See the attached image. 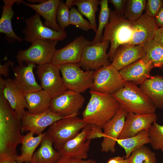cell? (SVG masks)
Instances as JSON below:
<instances>
[{
	"label": "cell",
	"mask_w": 163,
	"mask_h": 163,
	"mask_svg": "<svg viewBox=\"0 0 163 163\" xmlns=\"http://www.w3.org/2000/svg\"><path fill=\"white\" fill-rule=\"evenodd\" d=\"M103 136L101 129L94 125L87 124L75 137L66 142L58 151L61 156L84 160L88 158L91 140Z\"/></svg>",
	"instance_id": "obj_5"
},
{
	"label": "cell",
	"mask_w": 163,
	"mask_h": 163,
	"mask_svg": "<svg viewBox=\"0 0 163 163\" xmlns=\"http://www.w3.org/2000/svg\"><path fill=\"white\" fill-rule=\"evenodd\" d=\"M64 117L50 109L35 114L30 113L25 110L21 118L22 132H31L39 135L43 133L47 127Z\"/></svg>",
	"instance_id": "obj_14"
},
{
	"label": "cell",
	"mask_w": 163,
	"mask_h": 163,
	"mask_svg": "<svg viewBox=\"0 0 163 163\" xmlns=\"http://www.w3.org/2000/svg\"><path fill=\"white\" fill-rule=\"evenodd\" d=\"M127 113L120 107L115 116L104 127V137L101 143V152H116V144L124 127Z\"/></svg>",
	"instance_id": "obj_16"
},
{
	"label": "cell",
	"mask_w": 163,
	"mask_h": 163,
	"mask_svg": "<svg viewBox=\"0 0 163 163\" xmlns=\"http://www.w3.org/2000/svg\"><path fill=\"white\" fill-rule=\"evenodd\" d=\"M140 88L156 108L163 109V77L151 76L140 85Z\"/></svg>",
	"instance_id": "obj_26"
},
{
	"label": "cell",
	"mask_w": 163,
	"mask_h": 163,
	"mask_svg": "<svg viewBox=\"0 0 163 163\" xmlns=\"http://www.w3.org/2000/svg\"><path fill=\"white\" fill-rule=\"evenodd\" d=\"M11 163H18V162H17L16 161H13Z\"/></svg>",
	"instance_id": "obj_47"
},
{
	"label": "cell",
	"mask_w": 163,
	"mask_h": 163,
	"mask_svg": "<svg viewBox=\"0 0 163 163\" xmlns=\"http://www.w3.org/2000/svg\"><path fill=\"white\" fill-rule=\"evenodd\" d=\"M124 82L119 71L111 64L95 70L93 83L90 89L112 94L122 88Z\"/></svg>",
	"instance_id": "obj_9"
},
{
	"label": "cell",
	"mask_w": 163,
	"mask_h": 163,
	"mask_svg": "<svg viewBox=\"0 0 163 163\" xmlns=\"http://www.w3.org/2000/svg\"><path fill=\"white\" fill-rule=\"evenodd\" d=\"M25 63L26 65L19 64L14 70V82L24 94L42 89L36 82L33 72L34 68L37 66L32 63Z\"/></svg>",
	"instance_id": "obj_21"
},
{
	"label": "cell",
	"mask_w": 163,
	"mask_h": 163,
	"mask_svg": "<svg viewBox=\"0 0 163 163\" xmlns=\"http://www.w3.org/2000/svg\"><path fill=\"white\" fill-rule=\"evenodd\" d=\"M154 39L163 46V27L158 28L155 33Z\"/></svg>",
	"instance_id": "obj_41"
},
{
	"label": "cell",
	"mask_w": 163,
	"mask_h": 163,
	"mask_svg": "<svg viewBox=\"0 0 163 163\" xmlns=\"http://www.w3.org/2000/svg\"><path fill=\"white\" fill-rule=\"evenodd\" d=\"M91 97L82 113L87 124L102 129L116 114L120 106L112 94L90 90Z\"/></svg>",
	"instance_id": "obj_2"
},
{
	"label": "cell",
	"mask_w": 163,
	"mask_h": 163,
	"mask_svg": "<svg viewBox=\"0 0 163 163\" xmlns=\"http://www.w3.org/2000/svg\"><path fill=\"white\" fill-rule=\"evenodd\" d=\"M87 124L82 118L77 116H67L51 125L47 133L52 138L54 147L58 151L75 137Z\"/></svg>",
	"instance_id": "obj_6"
},
{
	"label": "cell",
	"mask_w": 163,
	"mask_h": 163,
	"mask_svg": "<svg viewBox=\"0 0 163 163\" xmlns=\"http://www.w3.org/2000/svg\"><path fill=\"white\" fill-rule=\"evenodd\" d=\"M58 41L52 40L34 41L28 49L18 51L16 56L18 62L19 64L31 62L38 66L51 62Z\"/></svg>",
	"instance_id": "obj_7"
},
{
	"label": "cell",
	"mask_w": 163,
	"mask_h": 163,
	"mask_svg": "<svg viewBox=\"0 0 163 163\" xmlns=\"http://www.w3.org/2000/svg\"><path fill=\"white\" fill-rule=\"evenodd\" d=\"M22 0H3L4 4L2 6V12L0 19V32L5 34V39L9 43L16 41L21 42L22 39L17 36L12 29L11 19L14 13L12 6L14 3H22Z\"/></svg>",
	"instance_id": "obj_24"
},
{
	"label": "cell",
	"mask_w": 163,
	"mask_h": 163,
	"mask_svg": "<svg viewBox=\"0 0 163 163\" xmlns=\"http://www.w3.org/2000/svg\"><path fill=\"white\" fill-rule=\"evenodd\" d=\"M154 19L158 28L163 27V7Z\"/></svg>",
	"instance_id": "obj_43"
},
{
	"label": "cell",
	"mask_w": 163,
	"mask_h": 163,
	"mask_svg": "<svg viewBox=\"0 0 163 163\" xmlns=\"http://www.w3.org/2000/svg\"><path fill=\"white\" fill-rule=\"evenodd\" d=\"M21 119L0 91V163H11L19 156L17 150L23 136Z\"/></svg>",
	"instance_id": "obj_1"
},
{
	"label": "cell",
	"mask_w": 163,
	"mask_h": 163,
	"mask_svg": "<svg viewBox=\"0 0 163 163\" xmlns=\"http://www.w3.org/2000/svg\"><path fill=\"white\" fill-rule=\"evenodd\" d=\"M146 3L145 0H127L123 16L131 21H135L142 14Z\"/></svg>",
	"instance_id": "obj_34"
},
{
	"label": "cell",
	"mask_w": 163,
	"mask_h": 163,
	"mask_svg": "<svg viewBox=\"0 0 163 163\" xmlns=\"http://www.w3.org/2000/svg\"><path fill=\"white\" fill-rule=\"evenodd\" d=\"M154 66L146 55L142 59L130 64L119 71L124 81L131 82L140 85L149 78Z\"/></svg>",
	"instance_id": "obj_19"
},
{
	"label": "cell",
	"mask_w": 163,
	"mask_h": 163,
	"mask_svg": "<svg viewBox=\"0 0 163 163\" xmlns=\"http://www.w3.org/2000/svg\"><path fill=\"white\" fill-rule=\"evenodd\" d=\"M101 9L99 16V24L95 36L91 41L92 44L100 42L104 28L108 22L111 11L109 8L107 0L99 1Z\"/></svg>",
	"instance_id": "obj_33"
},
{
	"label": "cell",
	"mask_w": 163,
	"mask_h": 163,
	"mask_svg": "<svg viewBox=\"0 0 163 163\" xmlns=\"http://www.w3.org/2000/svg\"><path fill=\"white\" fill-rule=\"evenodd\" d=\"M69 7L63 0L60 1L58 7L56 21L62 30L69 25L70 10Z\"/></svg>",
	"instance_id": "obj_37"
},
{
	"label": "cell",
	"mask_w": 163,
	"mask_h": 163,
	"mask_svg": "<svg viewBox=\"0 0 163 163\" xmlns=\"http://www.w3.org/2000/svg\"><path fill=\"white\" fill-rule=\"evenodd\" d=\"M133 34L132 39L128 43L133 45H141L145 42L154 39L158 28L154 18L145 13L133 22Z\"/></svg>",
	"instance_id": "obj_20"
},
{
	"label": "cell",
	"mask_w": 163,
	"mask_h": 163,
	"mask_svg": "<svg viewBox=\"0 0 163 163\" xmlns=\"http://www.w3.org/2000/svg\"><path fill=\"white\" fill-rule=\"evenodd\" d=\"M27 104V111L32 114L45 112L50 109L52 97L42 89L24 94Z\"/></svg>",
	"instance_id": "obj_27"
},
{
	"label": "cell",
	"mask_w": 163,
	"mask_h": 163,
	"mask_svg": "<svg viewBox=\"0 0 163 163\" xmlns=\"http://www.w3.org/2000/svg\"><path fill=\"white\" fill-rule=\"evenodd\" d=\"M73 25L83 30H94V27L90 22L84 19L82 14L74 7L70 10L69 25Z\"/></svg>",
	"instance_id": "obj_36"
},
{
	"label": "cell",
	"mask_w": 163,
	"mask_h": 163,
	"mask_svg": "<svg viewBox=\"0 0 163 163\" xmlns=\"http://www.w3.org/2000/svg\"><path fill=\"white\" fill-rule=\"evenodd\" d=\"M148 130L152 147L163 153V125H160L155 121Z\"/></svg>",
	"instance_id": "obj_35"
},
{
	"label": "cell",
	"mask_w": 163,
	"mask_h": 163,
	"mask_svg": "<svg viewBox=\"0 0 163 163\" xmlns=\"http://www.w3.org/2000/svg\"><path fill=\"white\" fill-rule=\"evenodd\" d=\"M46 133L34 136V134L29 132L24 135L21 142V154L19 155L16 161L19 163H29L31 161L34 152L40 144Z\"/></svg>",
	"instance_id": "obj_28"
},
{
	"label": "cell",
	"mask_w": 163,
	"mask_h": 163,
	"mask_svg": "<svg viewBox=\"0 0 163 163\" xmlns=\"http://www.w3.org/2000/svg\"><path fill=\"white\" fill-rule=\"evenodd\" d=\"M60 0H47L41 4H32L23 1L24 4L36 11L44 19L43 24L57 31L61 30L56 21V14Z\"/></svg>",
	"instance_id": "obj_23"
},
{
	"label": "cell",
	"mask_w": 163,
	"mask_h": 163,
	"mask_svg": "<svg viewBox=\"0 0 163 163\" xmlns=\"http://www.w3.org/2000/svg\"><path fill=\"white\" fill-rule=\"evenodd\" d=\"M133 22L123 16L111 11L109 21L104 28L100 42L108 40L111 43L108 53L109 61L112 62L115 53L120 45L128 44L133 37Z\"/></svg>",
	"instance_id": "obj_4"
},
{
	"label": "cell",
	"mask_w": 163,
	"mask_h": 163,
	"mask_svg": "<svg viewBox=\"0 0 163 163\" xmlns=\"http://www.w3.org/2000/svg\"><path fill=\"white\" fill-rule=\"evenodd\" d=\"M99 4V1L98 0H73L72 3V6L76 5L78 11L88 18L95 33L97 29L95 14L98 10Z\"/></svg>",
	"instance_id": "obj_30"
},
{
	"label": "cell",
	"mask_w": 163,
	"mask_h": 163,
	"mask_svg": "<svg viewBox=\"0 0 163 163\" xmlns=\"http://www.w3.org/2000/svg\"><path fill=\"white\" fill-rule=\"evenodd\" d=\"M84 102L85 98L80 93L68 90L52 98L50 109L63 117L77 116Z\"/></svg>",
	"instance_id": "obj_12"
},
{
	"label": "cell",
	"mask_w": 163,
	"mask_h": 163,
	"mask_svg": "<svg viewBox=\"0 0 163 163\" xmlns=\"http://www.w3.org/2000/svg\"><path fill=\"white\" fill-rule=\"evenodd\" d=\"M146 55L141 45L124 44L116 51L111 64L118 71L142 59Z\"/></svg>",
	"instance_id": "obj_22"
},
{
	"label": "cell",
	"mask_w": 163,
	"mask_h": 163,
	"mask_svg": "<svg viewBox=\"0 0 163 163\" xmlns=\"http://www.w3.org/2000/svg\"><path fill=\"white\" fill-rule=\"evenodd\" d=\"M157 119L155 113L142 114L127 113L124 127L118 139L130 138L143 130H148Z\"/></svg>",
	"instance_id": "obj_18"
},
{
	"label": "cell",
	"mask_w": 163,
	"mask_h": 163,
	"mask_svg": "<svg viewBox=\"0 0 163 163\" xmlns=\"http://www.w3.org/2000/svg\"><path fill=\"white\" fill-rule=\"evenodd\" d=\"M163 7L162 0H147L145 6V14L154 18Z\"/></svg>",
	"instance_id": "obj_38"
},
{
	"label": "cell",
	"mask_w": 163,
	"mask_h": 163,
	"mask_svg": "<svg viewBox=\"0 0 163 163\" xmlns=\"http://www.w3.org/2000/svg\"><path fill=\"white\" fill-rule=\"evenodd\" d=\"M79 160L70 157L61 156L55 163H77Z\"/></svg>",
	"instance_id": "obj_42"
},
{
	"label": "cell",
	"mask_w": 163,
	"mask_h": 163,
	"mask_svg": "<svg viewBox=\"0 0 163 163\" xmlns=\"http://www.w3.org/2000/svg\"><path fill=\"white\" fill-rule=\"evenodd\" d=\"M126 0H109V2L113 5L116 13L118 14L123 16Z\"/></svg>",
	"instance_id": "obj_39"
},
{
	"label": "cell",
	"mask_w": 163,
	"mask_h": 163,
	"mask_svg": "<svg viewBox=\"0 0 163 163\" xmlns=\"http://www.w3.org/2000/svg\"><path fill=\"white\" fill-rule=\"evenodd\" d=\"M37 13L26 19L25 27L21 31L24 35V40L32 43L38 40H63L67 36L65 30L55 31L44 25Z\"/></svg>",
	"instance_id": "obj_10"
},
{
	"label": "cell",
	"mask_w": 163,
	"mask_h": 163,
	"mask_svg": "<svg viewBox=\"0 0 163 163\" xmlns=\"http://www.w3.org/2000/svg\"><path fill=\"white\" fill-rule=\"evenodd\" d=\"M28 2H31L32 3L34 4L36 3H38V4H41L43 3L46 1V0H28Z\"/></svg>",
	"instance_id": "obj_46"
},
{
	"label": "cell",
	"mask_w": 163,
	"mask_h": 163,
	"mask_svg": "<svg viewBox=\"0 0 163 163\" xmlns=\"http://www.w3.org/2000/svg\"><path fill=\"white\" fill-rule=\"evenodd\" d=\"M40 145L29 163H55L61 156L54 149L53 139L47 132Z\"/></svg>",
	"instance_id": "obj_25"
},
{
	"label": "cell",
	"mask_w": 163,
	"mask_h": 163,
	"mask_svg": "<svg viewBox=\"0 0 163 163\" xmlns=\"http://www.w3.org/2000/svg\"><path fill=\"white\" fill-rule=\"evenodd\" d=\"M125 160L124 157L118 156L110 158L107 163H125Z\"/></svg>",
	"instance_id": "obj_44"
},
{
	"label": "cell",
	"mask_w": 163,
	"mask_h": 163,
	"mask_svg": "<svg viewBox=\"0 0 163 163\" xmlns=\"http://www.w3.org/2000/svg\"><path fill=\"white\" fill-rule=\"evenodd\" d=\"M65 85L68 90L83 93L91 87L94 71H84L78 64L67 63L59 66Z\"/></svg>",
	"instance_id": "obj_8"
},
{
	"label": "cell",
	"mask_w": 163,
	"mask_h": 163,
	"mask_svg": "<svg viewBox=\"0 0 163 163\" xmlns=\"http://www.w3.org/2000/svg\"><path fill=\"white\" fill-rule=\"evenodd\" d=\"M150 142L148 130H143L131 137L118 139L117 141V143L124 150L126 159L135 150L143 145L150 143Z\"/></svg>",
	"instance_id": "obj_29"
},
{
	"label": "cell",
	"mask_w": 163,
	"mask_h": 163,
	"mask_svg": "<svg viewBox=\"0 0 163 163\" xmlns=\"http://www.w3.org/2000/svg\"><path fill=\"white\" fill-rule=\"evenodd\" d=\"M125 163H129L127 159H125Z\"/></svg>",
	"instance_id": "obj_48"
},
{
	"label": "cell",
	"mask_w": 163,
	"mask_h": 163,
	"mask_svg": "<svg viewBox=\"0 0 163 163\" xmlns=\"http://www.w3.org/2000/svg\"><path fill=\"white\" fill-rule=\"evenodd\" d=\"M91 44L92 42L84 36L78 37L64 47L56 50L51 62L58 66L67 63L78 64L85 47Z\"/></svg>",
	"instance_id": "obj_15"
},
{
	"label": "cell",
	"mask_w": 163,
	"mask_h": 163,
	"mask_svg": "<svg viewBox=\"0 0 163 163\" xmlns=\"http://www.w3.org/2000/svg\"><path fill=\"white\" fill-rule=\"evenodd\" d=\"M112 95L127 113H155L156 108L150 99L140 87L131 82L125 81L124 86Z\"/></svg>",
	"instance_id": "obj_3"
},
{
	"label": "cell",
	"mask_w": 163,
	"mask_h": 163,
	"mask_svg": "<svg viewBox=\"0 0 163 163\" xmlns=\"http://www.w3.org/2000/svg\"><path fill=\"white\" fill-rule=\"evenodd\" d=\"M0 91L18 117L21 119L27 106L24 94L16 85L14 79L10 78L4 79L0 76Z\"/></svg>",
	"instance_id": "obj_17"
},
{
	"label": "cell",
	"mask_w": 163,
	"mask_h": 163,
	"mask_svg": "<svg viewBox=\"0 0 163 163\" xmlns=\"http://www.w3.org/2000/svg\"><path fill=\"white\" fill-rule=\"evenodd\" d=\"M37 67L36 74L42 88L52 98L68 90L60 75L59 66L50 62Z\"/></svg>",
	"instance_id": "obj_11"
},
{
	"label": "cell",
	"mask_w": 163,
	"mask_h": 163,
	"mask_svg": "<svg viewBox=\"0 0 163 163\" xmlns=\"http://www.w3.org/2000/svg\"><path fill=\"white\" fill-rule=\"evenodd\" d=\"M127 159L129 163H156L155 153L145 145L135 150Z\"/></svg>",
	"instance_id": "obj_32"
},
{
	"label": "cell",
	"mask_w": 163,
	"mask_h": 163,
	"mask_svg": "<svg viewBox=\"0 0 163 163\" xmlns=\"http://www.w3.org/2000/svg\"><path fill=\"white\" fill-rule=\"evenodd\" d=\"M10 65H12L11 62H6L3 65H0V74L5 77H8L9 74V68Z\"/></svg>",
	"instance_id": "obj_40"
},
{
	"label": "cell",
	"mask_w": 163,
	"mask_h": 163,
	"mask_svg": "<svg viewBox=\"0 0 163 163\" xmlns=\"http://www.w3.org/2000/svg\"><path fill=\"white\" fill-rule=\"evenodd\" d=\"M141 45L146 55L154 67H163V46L154 39L147 41Z\"/></svg>",
	"instance_id": "obj_31"
},
{
	"label": "cell",
	"mask_w": 163,
	"mask_h": 163,
	"mask_svg": "<svg viewBox=\"0 0 163 163\" xmlns=\"http://www.w3.org/2000/svg\"><path fill=\"white\" fill-rule=\"evenodd\" d=\"M161 69V70H162V72H163V68H162Z\"/></svg>",
	"instance_id": "obj_49"
},
{
	"label": "cell",
	"mask_w": 163,
	"mask_h": 163,
	"mask_svg": "<svg viewBox=\"0 0 163 163\" xmlns=\"http://www.w3.org/2000/svg\"><path fill=\"white\" fill-rule=\"evenodd\" d=\"M77 163H97V162L95 160L89 159L88 160H81Z\"/></svg>",
	"instance_id": "obj_45"
},
{
	"label": "cell",
	"mask_w": 163,
	"mask_h": 163,
	"mask_svg": "<svg viewBox=\"0 0 163 163\" xmlns=\"http://www.w3.org/2000/svg\"><path fill=\"white\" fill-rule=\"evenodd\" d=\"M109 42L107 40L85 47L78 63L80 67L86 70H93L111 64L108 54L107 53Z\"/></svg>",
	"instance_id": "obj_13"
}]
</instances>
